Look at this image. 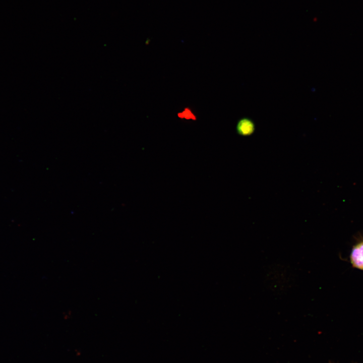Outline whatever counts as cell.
<instances>
[{
  "label": "cell",
  "mask_w": 363,
  "mask_h": 363,
  "mask_svg": "<svg viewBox=\"0 0 363 363\" xmlns=\"http://www.w3.org/2000/svg\"><path fill=\"white\" fill-rule=\"evenodd\" d=\"M268 285L276 291L287 289L291 285L292 278L291 273L285 266H275L267 275Z\"/></svg>",
  "instance_id": "obj_1"
},
{
  "label": "cell",
  "mask_w": 363,
  "mask_h": 363,
  "mask_svg": "<svg viewBox=\"0 0 363 363\" xmlns=\"http://www.w3.org/2000/svg\"><path fill=\"white\" fill-rule=\"evenodd\" d=\"M350 261L354 267L363 270V241L356 244L352 249Z\"/></svg>",
  "instance_id": "obj_2"
},
{
  "label": "cell",
  "mask_w": 363,
  "mask_h": 363,
  "mask_svg": "<svg viewBox=\"0 0 363 363\" xmlns=\"http://www.w3.org/2000/svg\"><path fill=\"white\" fill-rule=\"evenodd\" d=\"M237 133L243 136H249L252 134L255 129L254 122L248 117H243L238 120L236 125Z\"/></svg>",
  "instance_id": "obj_3"
},
{
  "label": "cell",
  "mask_w": 363,
  "mask_h": 363,
  "mask_svg": "<svg viewBox=\"0 0 363 363\" xmlns=\"http://www.w3.org/2000/svg\"><path fill=\"white\" fill-rule=\"evenodd\" d=\"M177 115L179 118L182 119H196V116L189 108H185L182 111L178 113Z\"/></svg>",
  "instance_id": "obj_4"
}]
</instances>
